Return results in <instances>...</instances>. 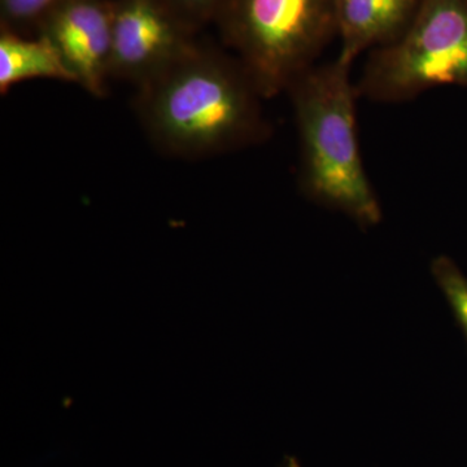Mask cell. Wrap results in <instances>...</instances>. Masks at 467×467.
Returning <instances> with one entry per match:
<instances>
[{"instance_id": "obj_1", "label": "cell", "mask_w": 467, "mask_h": 467, "mask_svg": "<svg viewBox=\"0 0 467 467\" xmlns=\"http://www.w3.org/2000/svg\"><path fill=\"white\" fill-rule=\"evenodd\" d=\"M264 100L238 58L198 42L135 86L133 107L155 149L195 160L265 143L272 126Z\"/></svg>"}, {"instance_id": "obj_2", "label": "cell", "mask_w": 467, "mask_h": 467, "mask_svg": "<svg viewBox=\"0 0 467 467\" xmlns=\"http://www.w3.org/2000/svg\"><path fill=\"white\" fill-rule=\"evenodd\" d=\"M352 67L339 57L316 64L285 94L299 140L301 193L367 230L382 223L383 211L362 161Z\"/></svg>"}, {"instance_id": "obj_3", "label": "cell", "mask_w": 467, "mask_h": 467, "mask_svg": "<svg viewBox=\"0 0 467 467\" xmlns=\"http://www.w3.org/2000/svg\"><path fill=\"white\" fill-rule=\"evenodd\" d=\"M214 23L265 100L285 94L337 36L334 0H227Z\"/></svg>"}, {"instance_id": "obj_4", "label": "cell", "mask_w": 467, "mask_h": 467, "mask_svg": "<svg viewBox=\"0 0 467 467\" xmlns=\"http://www.w3.org/2000/svg\"><path fill=\"white\" fill-rule=\"evenodd\" d=\"M467 88V0H420L398 41L368 52L359 99L402 104L431 88Z\"/></svg>"}, {"instance_id": "obj_5", "label": "cell", "mask_w": 467, "mask_h": 467, "mask_svg": "<svg viewBox=\"0 0 467 467\" xmlns=\"http://www.w3.org/2000/svg\"><path fill=\"white\" fill-rule=\"evenodd\" d=\"M198 32L167 0H113L112 78L143 84L195 47Z\"/></svg>"}, {"instance_id": "obj_6", "label": "cell", "mask_w": 467, "mask_h": 467, "mask_svg": "<svg viewBox=\"0 0 467 467\" xmlns=\"http://www.w3.org/2000/svg\"><path fill=\"white\" fill-rule=\"evenodd\" d=\"M36 34L51 43L75 85L106 97L112 79L113 0H66Z\"/></svg>"}, {"instance_id": "obj_7", "label": "cell", "mask_w": 467, "mask_h": 467, "mask_svg": "<svg viewBox=\"0 0 467 467\" xmlns=\"http://www.w3.org/2000/svg\"><path fill=\"white\" fill-rule=\"evenodd\" d=\"M420 0H334L337 57L355 64L365 52L398 41L416 16Z\"/></svg>"}, {"instance_id": "obj_8", "label": "cell", "mask_w": 467, "mask_h": 467, "mask_svg": "<svg viewBox=\"0 0 467 467\" xmlns=\"http://www.w3.org/2000/svg\"><path fill=\"white\" fill-rule=\"evenodd\" d=\"M30 79L75 84L69 70L47 39L0 30V94Z\"/></svg>"}, {"instance_id": "obj_9", "label": "cell", "mask_w": 467, "mask_h": 467, "mask_svg": "<svg viewBox=\"0 0 467 467\" xmlns=\"http://www.w3.org/2000/svg\"><path fill=\"white\" fill-rule=\"evenodd\" d=\"M66 0H0V30L32 36Z\"/></svg>"}, {"instance_id": "obj_10", "label": "cell", "mask_w": 467, "mask_h": 467, "mask_svg": "<svg viewBox=\"0 0 467 467\" xmlns=\"http://www.w3.org/2000/svg\"><path fill=\"white\" fill-rule=\"evenodd\" d=\"M431 275L451 306L467 340V276L451 257L441 254L431 261Z\"/></svg>"}, {"instance_id": "obj_11", "label": "cell", "mask_w": 467, "mask_h": 467, "mask_svg": "<svg viewBox=\"0 0 467 467\" xmlns=\"http://www.w3.org/2000/svg\"><path fill=\"white\" fill-rule=\"evenodd\" d=\"M196 30L209 23H214L227 0H167Z\"/></svg>"}]
</instances>
